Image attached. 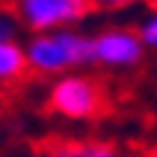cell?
Masks as SVG:
<instances>
[{
	"mask_svg": "<svg viewBox=\"0 0 157 157\" xmlns=\"http://www.w3.org/2000/svg\"><path fill=\"white\" fill-rule=\"evenodd\" d=\"M24 53H27L29 72H37V75L64 72L67 67L93 61V37L75 35V32L37 35L29 40V48Z\"/></svg>",
	"mask_w": 157,
	"mask_h": 157,
	"instance_id": "1",
	"label": "cell"
},
{
	"mask_svg": "<svg viewBox=\"0 0 157 157\" xmlns=\"http://www.w3.org/2000/svg\"><path fill=\"white\" fill-rule=\"evenodd\" d=\"M16 32H19L16 13H13L8 6H3V8H0V43H13Z\"/></svg>",
	"mask_w": 157,
	"mask_h": 157,
	"instance_id": "7",
	"label": "cell"
},
{
	"mask_svg": "<svg viewBox=\"0 0 157 157\" xmlns=\"http://www.w3.org/2000/svg\"><path fill=\"white\" fill-rule=\"evenodd\" d=\"M136 0H91L93 11H117L125 8V6H133Z\"/></svg>",
	"mask_w": 157,
	"mask_h": 157,
	"instance_id": "9",
	"label": "cell"
},
{
	"mask_svg": "<svg viewBox=\"0 0 157 157\" xmlns=\"http://www.w3.org/2000/svg\"><path fill=\"white\" fill-rule=\"evenodd\" d=\"M128 157H136V155H133V152H131V155H128Z\"/></svg>",
	"mask_w": 157,
	"mask_h": 157,
	"instance_id": "12",
	"label": "cell"
},
{
	"mask_svg": "<svg viewBox=\"0 0 157 157\" xmlns=\"http://www.w3.org/2000/svg\"><path fill=\"white\" fill-rule=\"evenodd\" d=\"M6 6L16 13L19 24L32 32H48L53 27L80 21L93 11L91 0H11Z\"/></svg>",
	"mask_w": 157,
	"mask_h": 157,
	"instance_id": "3",
	"label": "cell"
},
{
	"mask_svg": "<svg viewBox=\"0 0 157 157\" xmlns=\"http://www.w3.org/2000/svg\"><path fill=\"white\" fill-rule=\"evenodd\" d=\"M29 72L27 53L16 43H0V83H13L21 80Z\"/></svg>",
	"mask_w": 157,
	"mask_h": 157,
	"instance_id": "6",
	"label": "cell"
},
{
	"mask_svg": "<svg viewBox=\"0 0 157 157\" xmlns=\"http://www.w3.org/2000/svg\"><path fill=\"white\" fill-rule=\"evenodd\" d=\"M136 157H157V147H141V149H133Z\"/></svg>",
	"mask_w": 157,
	"mask_h": 157,
	"instance_id": "10",
	"label": "cell"
},
{
	"mask_svg": "<svg viewBox=\"0 0 157 157\" xmlns=\"http://www.w3.org/2000/svg\"><path fill=\"white\" fill-rule=\"evenodd\" d=\"M147 6H149V8H155V11H157V0H147Z\"/></svg>",
	"mask_w": 157,
	"mask_h": 157,
	"instance_id": "11",
	"label": "cell"
},
{
	"mask_svg": "<svg viewBox=\"0 0 157 157\" xmlns=\"http://www.w3.org/2000/svg\"><path fill=\"white\" fill-rule=\"evenodd\" d=\"M139 37H141V43L157 48V16H152L149 21H144V27L139 29Z\"/></svg>",
	"mask_w": 157,
	"mask_h": 157,
	"instance_id": "8",
	"label": "cell"
},
{
	"mask_svg": "<svg viewBox=\"0 0 157 157\" xmlns=\"http://www.w3.org/2000/svg\"><path fill=\"white\" fill-rule=\"evenodd\" d=\"M144 56V43L133 29H107L93 37V61L104 67H133Z\"/></svg>",
	"mask_w": 157,
	"mask_h": 157,
	"instance_id": "4",
	"label": "cell"
},
{
	"mask_svg": "<svg viewBox=\"0 0 157 157\" xmlns=\"http://www.w3.org/2000/svg\"><path fill=\"white\" fill-rule=\"evenodd\" d=\"M37 157H128L112 141L99 139H67V136H45L35 141Z\"/></svg>",
	"mask_w": 157,
	"mask_h": 157,
	"instance_id": "5",
	"label": "cell"
},
{
	"mask_svg": "<svg viewBox=\"0 0 157 157\" xmlns=\"http://www.w3.org/2000/svg\"><path fill=\"white\" fill-rule=\"evenodd\" d=\"M48 109L69 120H99L109 109L107 88L85 75H67L51 85Z\"/></svg>",
	"mask_w": 157,
	"mask_h": 157,
	"instance_id": "2",
	"label": "cell"
}]
</instances>
